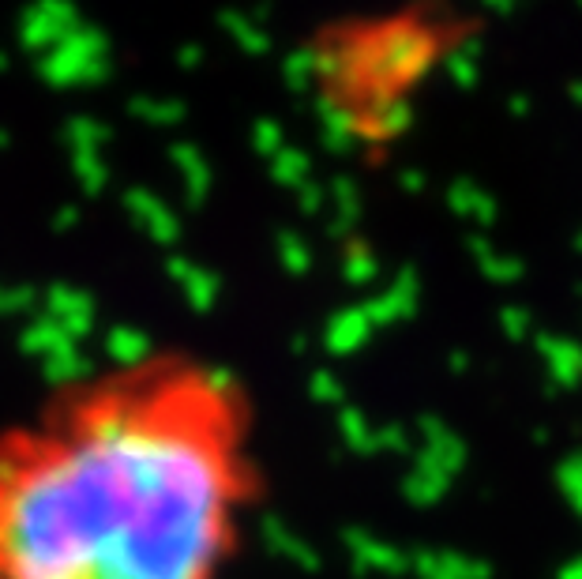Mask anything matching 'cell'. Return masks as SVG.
I'll use <instances>...</instances> for the list:
<instances>
[{
	"mask_svg": "<svg viewBox=\"0 0 582 579\" xmlns=\"http://www.w3.org/2000/svg\"><path fill=\"white\" fill-rule=\"evenodd\" d=\"M260 497L245 384L147 350L0 425V579H226Z\"/></svg>",
	"mask_w": 582,
	"mask_h": 579,
	"instance_id": "1",
	"label": "cell"
},
{
	"mask_svg": "<svg viewBox=\"0 0 582 579\" xmlns=\"http://www.w3.org/2000/svg\"><path fill=\"white\" fill-rule=\"evenodd\" d=\"M556 493H560L571 523L582 534V448H575V452H567L560 459V467H556Z\"/></svg>",
	"mask_w": 582,
	"mask_h": 579,
	"instance_id": "3",
	"label": "cell"
},
{
	"mask_svg": "<svg viewBox=\"0 0 582 579\" xmlns=\"http://www.w3.org/2000/svg\"><path fill=\"white\" fill-rule=\"evenodd\" d=\"M455 38L459 31H447L440 19L417 16L323 31L308 61L323 113L353 140H391Z\"/></svg>",
	"mask_w": 582,
	"mask_h": 579,
	"instance_id": "2",
	"label": "cell"
}]
</instances>
